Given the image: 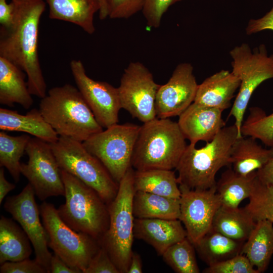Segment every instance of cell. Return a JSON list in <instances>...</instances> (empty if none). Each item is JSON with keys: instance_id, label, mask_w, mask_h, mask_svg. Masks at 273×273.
<instances>
[{"instance_id": "6da1fadb", "label": "cell", "mask_w": 273, "mask_h": 273, "mask_svg": "<svg viewBox=\"0 0 273 273\" xmlns=\"http://www.w3.org/2000/svg\"><path fill=\"white\" fill-rule=\"evenodd\" d=\"M13 23L2 28L0 56L23 70L32 95L41 99L46 95L47 85L40 67L38 42L39 25L46 7L44 0H12Z\"/></svg>"}, {"instance_id": "7a4b0ae2", "label": "cell", "mask_w": 273, "mask_h": 273, "mask_svg": "<svg viewBox=\"0 0 273 273\" xmlns=\"http://www.w3.org/2000/svg\"><path fill=\"white\" fill-rule=\"evenodd\" d=\"M39 110L59 136L83 143L103 130L78 89L69 84L50 89Z\"/></svg>"}, {"instance_id": "3957f363", "label": "cell", "mask_w": 273, "mask_h": 273, "mask_svg": "<svg viewBox=\"0 0 273 273\" xmlns=\"http://www.w3.org/2000/svg\"><path fill=\"white\" fill-rule=\"evenodd\" d=\"M238 138L235 124L224 126L201 148L195 144L187 146L175 168L179 186L192 190H206L216 186L217 172L231 166L232 146Z\"/></svg>"}, {"instance_id": "277c9868", "label": "cell", "mask_w": 273, "mask_h": 273, "mask_svg": "<svg viewBox=\"0 0 273 273\" xmlns=\"http://www.w3.org/2000/svg\"><path fill=\"white\" fill-rule=\"evenodd\" d=\"M177 122L155 118L141 126L131 166L135 170H172L177 166L187 146Z\"/></svg>"}, {"instance_id": "5b68a950", "label": "cell", "mask_w": 273, "mask_h": 273, "mask_svg": "<svg viewBox=\"0 0 273 273\" xmlns=\"http://www.w3.org/2000/svg\"><path fill=\"white\" fill-rule=\"evenodd\" d=\"M65 203L57 209L62 219L72 230L99 242L109 225L108 206L97 192L80 179L61 169Z\"/></svg>"}, {"instance_id": "8992f818", "label": "cell", "mask_w": 273, "mask_h": 273, "mask_svg": "<svg viewBox=\"0 0 273 273\" xmlns=\"http://www.w3.org/2000/svg\"><path fill=\"white\" fill-rule=\"evenodd\" d=\"M134 170L130 167L119 183L117 194L108 205L109 225L100 241L120 273H127L134 237Z\"/></svg>"}, {"instance_id": "52a82bcc", "label": "cell", "mask_w": 273, "mask_h": 273, "mask_svg": "<svg viewBox=\"0 0 273 273\" xmlns=\"http://www.w3.org/2000/svg\"><path fill=\"white\" fill-rule=\"evenodd\" d=\"M50 145L61 170L93 189L107 205L114 199L119 184L103 163L85 149L82 143L59 136L57 142Z\"/></svg>"}, {"instance_id": "ba28073f", "label": "cell", "mask_w": 273, "mask_h": 273, "mask_svg": "<svg viewBox=\"0 0 273 273\" xmlns=\"http://www.w3.org/2000/svg\"><path fill=\"white\" fill-rule=\"evenodd\" d=\"M230 54L233 60L232 72L241 81L239 92L229 114V117L235 118L238 138L243 136L241 128L252 94L263 81L273 78V54L269 56L263 44L252 50L245 43L235 47Z\"/></svg>"}, {"instance_id": "9c48e42d", "label": "cell", "mask_w": 273, "mask_h": 273, "mask_svg": "<svg viewBox=\"0 0 273 273\" xmlns=\"http://www.w3.org/2000/svg\"><path fill=\"white\" fill-rule=\"evenodd\" d=\"M39 210L49 247L69 266L84 273L101 247L100 242L70 228L53 204L44 201Z\"/></svg>"}, {"instance_id": "30bf717a", "label": "cell", "mask_w": 273, "mask_h": 273, "mask_svg": "<svg viewBox=\"0 0 273 273\" xmlns=\"http://www.w3.org/2000/svg\"><path fill=\"white\" fill-rule=\"evenodd\" d=\"M141 126L130 123L115 124L82 143L119 184L131 166V159Z\"/></svg>"}, {"instance_id": "8fae6325", "label": "cell", "mask_w": 273, "mask_h": 273, "mask_svg": "<svg viewBox=\"0 0 273 273\" xmlns=\"http://www.w3.org/2000/svg\"><path fill=\"white\" fill-rule=\"evenodd\" d=\"M160 85L142 63H130L117 87L121 107L145 123L156 118L155 101Z\"/></svg>"}, {"instance_id": "7c38bea8", "label": "cell", "mask_w": 273, "mask_h": 273, "mask_svg": "<svg viewBox=\"0 0 273 273\" xmlns=\"http://www.w3.org/2000/svg\"><path fill=\"white\" fill-rule=\"evenodd\" d=\"M25 152L28 161L21 164V174L28 179L38 199L44 201L50 197L64 196L61 169L50 144L31 138Z\"/></svg>"}, {"instance_id": "4fadbf2b", "label": "cell", "mask_w": 273, "mask_h": 273, "mask_svg": "<svg viewBox=\"0 0 273 273\" xmlns=\"http://www.w3.org/2000/svg\"><path fill=\"white\" fill-rule=\"evenodd\" d=\"M35 195L33 187L28 183L19 194L8 197L4 208L27 235L33 246L36 261L50 273L52 254L48 249V238L40 220V212Z\"/></svg>"}, {"instance_id": "5bb4252c", "label": "cell", "mask_w": 273, "mask_h": 273, "mask_svg": "<svg viewBox=\"0 0 273 273\" xmlns=\"http://www.w3.org/2000/svg\"><path fill=\"white\" fill-rule=\"evenodd\" d=\"M70 67L77 88L99 123L106 128L117 124L121 109L117 87L88 77L79 60H72Z\"/></svg>"}, {"instance_id": "9a60e30c", "label": "cell", "mask_w": 273, "mask_h": 273, "mask_svg": "<svg viewBox=\"0 0 273 273\" xmlns=\"http://www.w3.org/2000/svg\"><path fill=\"white\" fill-rule=\"evenodd\" d=\"M179 188V219L187 231L188 239L195 244L211 229L221 202L216 186L206 190H192L181 186Z\"/></svg>"}, {"instance_id": "2e32d148", "label": "cell", "mask_w": 273, "mask_h": 273, "mask_svg": "<svg viewBox=\"0 0 273 273\" xmlns=\"http://www.w3.org/2000/svg\"><path fill=\"white\" fill-rule=\"evenodd\" d=\"M198 84L189 63L179 64L168 81L160 85L156 101V117L179 116L194 101Z\"/></svg>"}, {"instance_id": "e0dca14e", "label": "cell", "mask_w": 273, "mask_h": 273, "mask_svg": "<svg viewBox=\"0 0 273 273\" xmlns=\"http://www.w3.org/2000/svg\"><path fill=\"white\" fill-rule=\"evenodd\" d=\"M223 111L193 102L179 116L177 122L183 135L190 144L211 141L224 126Z\"/></svg>"}, {"instance_id": "ac0fdd59", "label": "cell", "mask_w": 273, "mask_h": 273, "mask_svg": "<svg viewBox=\"0 0 273 273\" xmlns=\"http://www.w3.org/2000/svg\"><path fill=\"white\" fill-rule=\"evenodd\" d=\"M133 235L152 246L161 256L170 246L187 237L179 219L159 218H136Z\"/></svg>"}, {"instance_id": "d6986e66", "label": "cell", "mask_w": 273, "mask_h": 273, "mask_svg": "<svg viewBox=\"0 0 273 273\" xmlns=\"http://www.w3.org/2000/svg\"><path fill=\"white\" fill-rule=\"evenodd\" d=\"M240 83V79L232 71L221 70L198 84L194 102L223 111L231 106Z\"/></svg>"}, {"instance_id": "ffe728a7", "label": "cell", "mask_w": 273, "mask_h": 273, "mask_svg": "<svg viewBox=\"0 0 273 273\" xmlns=\"http://www.w3.org/2000/svg\"><path fill=\"white\" fill-rule=\"evenodd\" d=\"M0 129L27 133L50 144L55 143L59 138L37 109L22 115L16 111L1 108Z\"/></svg>"}, {"instance_id": "44dd1931", "label": "cell", "mask_w": 273, "mask_h": 273, "mask_svg": "<svg viewBox=\"0 0 273 273\" xmlns=\"http://www.w3.org/2000/svg\"><path fill=\"white\" fill-rule=\"evenodd\" d=\"M52 19L69 22L92 34L95 31L94 17L99 11L98 0H44Z\"/></svg>"}, {"instance_id": "7402d4cb", "label": "cell", "mask_w": 273, "mask_h": 273, "mask_svg": "<svg viewBox=\"0 0 273 273\" xmlns=\"http://www.w3.org/2000/svg\"><path fill=\"white\" fill-rule=\"evenodd\" d=\"M19 67L0 56V103L10 107L17 103L24 109L31 107L33 101L25 74Z\"/></svg>"}, {"instance_id": "603a6c76", "label": "cell", "mask_w": 273, "mask_h": 273, "mask_svg": "<svg viewBox=\"0 0 273 273\" xmlns=\"http://www.w3.org/2000/svg\"><path fill=\"white\" fill-rule=\"evenodd\" d=\"M273 157V148H263L251 136L237 138L231 151L232 169L242 175H247L264 166Z\"/></svg>"}, {"instance_id": "cb8c5ba5", "label": "cell", "mask_w": 273, "mask_h": 273, "mask_svg": "<svg viewBox=\"0 0 273 273\" xmlns=\"http://www.w3.org/2000/svg\"><path fill=\"white\" fill-rule=\"evenodd\" d=\"M241 253L248 258L258 273L264 272L273 255V223L267 220L256 221Z\"/></svg>"}, {"instance_id": "d4e9b609", "label": "cell", "mask_w": 273, "mask_h": 273, "mask_svg": "<svg viewBox=\"0 0 273 273\" xmlns=\"http://www.w3.org/2000/svg\"><path fill=\"white\" fill-rule=\"evenodd\" d=\"M30 240L22 229L11 218L3 215L0 219V264L29 258L32 253Z\"/></svg>"}, {"instance_id": "484cf974", "label": "cell", "mask_w": 273, "mask_h": 273, "mask_svg": "<svg viewBox=\"0 0 273 273\" xmlns=\"http://www.w3.org/2000/svg\"><path fill=\"white\" fill-rule=\"evenodd\" d=\"M179 199L135 191L132 204L133 215L136 218L179 219Z\"/></svg>"}, {"instance_id": "4316f807", "label": "cell", "mask_w": 273, "mask_h": 273, "mask_svg": "<svg viewBox=\"0 0 273 273\" xmlns=\"http://www.w3.org/2000/svg\"><path fill=\"white\" fill-rule=\"evenodd\" d=\"M244 242L211 229L194 245L201 259L209 266L240 254Z\"/></svg>"}, {"instance_id": "83f0119b", "label": "cell", "mask_w": 273, "mask_h": 273, "mask_svg": "<svg viewBox=\"0 0 273 273\" xmlns=\"http://www.w3.org/2000/svg\"><path fill=\"white\" fill-rule=\"evenodd\" d=\"M256 222L245 207L221 206L215 214L211 229L233 240L245 242Z\"/></svg>"}, {"instance_id": "f1b7e54d", "label": "cell", "mask_w": 273, "mask_h": 273, "mask_svg": "<svg viewBox=\"0 0 273 273\" xmlns=\"http://www.w3.org/2000/svg\"><path fill=\"white\" fill-rule=\"evenodd\" d=\"M256 171L247 175H242L229 168L221 175L216 181V193L221 206L228 208L239 207L242 201L250 196Z\"/></svg>"}, {"instance_id": "f546056e", "label": "cell", "mask_w": 273, "mask_h": 273, "mask_svg": "<svg viewBox=\"0 0 273 273\" xmlns=\"http://www.w3.org/2000/svg\"><path fill=\"white\" fill-rule=\"evenodd\" d=\"M134 185L135 191L177 199L181 195L177 177L172 170H134Z\"/></svg>"}, {"instance_id": "4dcf8cb0", "label": "cell", "mask_w": 273, "mask_h": 273, "mask_svg": "<svg viewBox=\"0 0 273 273\" xmlns=\"http://www.w3.org/2000/svg\"><path fill=\"white\" fill-rule=\"evenodd\" d=\"M30 138L27 134L12 136L0 132V166L7 169L16 183L21 174L20 160Z\"/></svg>"}, {"instance_id": "1f68e13d", "label": "cell", "mask_w": 273, "mask_h": 273, "mask_svg": "<svg viewBox=\"0 0 273 273\" xmlns=\"http://www.w3.org/2000/svg\"><path fill=\"white\" fill-rule=\"evenodd\" d=\"M162 256L175 272H200L195 246L187 237L170 246Z\"/></svg>"}, {"instance_id": "d6a6232c", "label": "cell", "mask_w": 273, "mask_h": 273, "mask_svg": "<svg viewBox=\"0 0 273 273\" xmlns=\"http://www.w3.org/2000/svg\"><path fill=\"white\" fill-rule=\"evenodd\" d=\"M241 133L243 136L259 140L265 146L273 148V113L267 115L261 108L251 107L243 121Z\"/></svg>"}, {"instance_id": "836d02e7", "label": "cell", "mask_w": 273, "mask_h": 273, "mask_svg": "<svg viewBox=\"0 0 273 273\" xmlns=\"http://www.w3.org/2000/svg\"><path fill=\"white\" fill-rule=\"evenodd\" d=\"M248 199L244 207L254 220H267L273 223V185L263 183L257 175Z\"/></svg>"}, {"instance_id": "e575fe53", "label": "cell", "mask_w": 273, "mask_h": 273, "mask_svg": "<svg viewBox=\"0 0 273 273\" xmlns=\"http://www.w3.org/2000/svg\"><path fill=\"white\" fill-rule=\"evenodd\" d=\"M204 273H258L248 258L239 254L230 259L208 266Z\"/></svg>"}, {"instance_id": "d590c367", "label": "cell", "mask_w": 273, "mask_h": 273, "mask_svg": "<svg viewBox=\"0 0 273 273\" xmlns=\"http://www.w3.org/2000/svg\"><path fill=\"white\" fill-rule=\"evenodd\" d=\"M184 0H145L142 10L147 25L157 28L160 25L163 14L173 4Z\"/></svg>"}, {"instance_id": "8d00e7d4", "label": "cell", "mask_w": 273, "mask_h": 273, "mask_svg": "<svg viewBox=\"0 0 273 273\" xmlns=\"http://www.w3.org/2000/svg\"><path fill=\"white\" fill-rule=\"evenodd\" d=\"M145 0H108L109 17L127 19L142 10Z\"/></svg>"}, {"instance_id": "74e56055", "label": "cell", "mask_w": 273, "mask_h": 273, "mask_svg": "<svg viewBox=\"0 0 273 273\" xmlns=\"http://www.w3.org/2000/svg\"><path fill=\"white\" fill-rule=\"evenodd\" d=\"M84 273H120L106 250L101 246Z\"/></svg>"}, {"instance_id": "f35d334b", "label": "cell", "mask_w": 273, "mask_h": 273, "mask_svg": "<svg viewBox=\"0 0 273 273\" xmlns=\"http://www.w3.org/2000/svg\"><path fill=\"white\" fill-rule=\"evenodd\" d=\"M1 273H47L46 269L35 259L29 258L18 261H7L1 264Z\"/></svg>"}, {"instance_id": "ab89813d", "label": "cell", "mask_w": 273, "mask_h": 273, "mask_svg": "<svg viewBox=\"0 0 273 273\" xmlns=\"http://www.w3.org/2000/svg\"><path fill=\"white\" fill-rule=\"evenodd\" d=\"M265 30L273 31V7L262 17L250 19L246 28V32L247 35H251Z\"/></svg>"}, {"instance_id": "60d3db41", "label": "cell", "mask_w": 273, "mask_h": 273, "mask_svg": "<svg viewBox=\"0 0 273 273\" xmlns=\"http://www.w3.org/2000/svg\"><path fill=\"white\" fill-rule=\"evenodd\" d=\"M14 7L12 2L8 4L7 0H0V24L2 28H8L13 23Z\"/></svg>"}, {"instance_id": "b9f144b4", "label": "cell", "mask_w": 273, "mask_h": 273, "mask_svg": "<svg viewBox=\"0 0 273 273\" xmlns=\"http://www.w3.org/2000/svg\"><path fill=\"white\" fill-rule=\"evenodd\" d=\"M81 273L79 270L67 265L57 255H52L50 264V273Z\"/></svg>"}, {"instance_id": "7bdbcfd3", "label": "cell", "mask_w": 273, "mask_h": 273, "mask_svg": "<svg viewBox=\"0 0 273 273\" xmlns=\"http://www.w3.org/2000/svg\"><path fill=\"white\" fill-rule=\"evenodd\" d=\"M258 178L265 184L273 185V157L256 171Z\"/></svg>"}, {"instance_id": "ee69618b", "label": "cell", "mask_w": 273, "mask_h": 273, "mask_svg": "<svg viewBox=\"0 0 273 273\" xmlns=\"http://www.w3.org/2000/svg\"><path fill=\"white\" fill-rule=\"evenodd\" d=\"M16 187L14 184L9 182L5 178L3 167L0 169V204L6 195Z\"/></svg>"}, {"instance_id": "f6af8a7d", "label": "cell", "mask_w": 273, "mask_h": 273, "mask_svg": "<svg viewBox=\"0 0 273 273\" xmlns=\"http://www.w3.org/2000/svg\"><path fill=\"white\" fill-rule=\"evenodd\" d=\"M142 262L139 254L132 252L127 273H142Z\"/></svg>"}, {"instance_id": "bcb514c9", "label": "cell", "mask_w": 273, "mask_h": 273, "mask_svg": "<svg viewBox=\"0 0 273 273\" xmlns=\"http://www.w3.org/2000/svg\"><path fill=\"white\" fill-rule=\"evenodd\" d=\"M99 4V18L104 20L109 16L108 0H98Z\"/></svg>"}]
</instances>
